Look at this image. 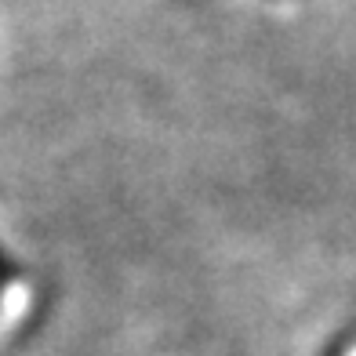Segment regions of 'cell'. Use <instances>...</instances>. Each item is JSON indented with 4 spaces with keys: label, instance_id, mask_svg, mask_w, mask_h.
Returning a JSON list of instances; mask_svg holds the SVG:
<instances>
[{
    "label": "cell",
    "instance_id": "cell-1",
    "mask_svg": "<svg viewBox=\"0 0 356 356\" xmlns=\"http://www.w3.org/2000/svg\"><path fill=\"white\" fill-rule=\"evenodd\" d=\"M19 277V269H15V262L4 254V248H0V284H8V280H15Z\"/></svg>",
    "mask_w": 356,
    "mask_h": 356
},
{
    "label": "cell",
    "instance_id": "cell-2",
    "mask_svg": "<svg viewBox=\"0 0 356 356\" xmlns=\"http://www.w3.org/2000/svg\"><path fill=\"white\" fill-rule=\"evenodd\" d=\"M327 356H342V349H338V346H334V349H331V353H327Z\"/></svg>",
    "mask_w": 356,
    "mask_h": 356
}]
</instances>
